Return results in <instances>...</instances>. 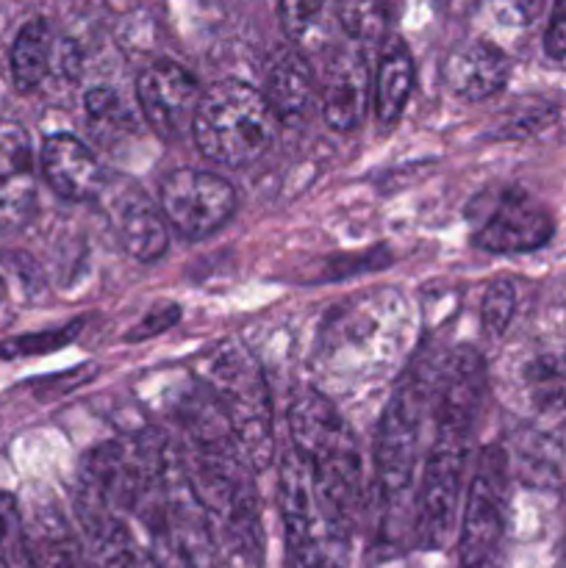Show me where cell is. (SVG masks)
<instances>
[{"mask_svg":"<svg viewBox=\"0 0 566 568\" xmlns=\"http://www.w3.org/2000/svg\"><path fill=\"white\" fill-rule=\"evenodd\" d=\"M289 433L325 516L353 536L364 508V466L350 425L325 394L300 388L289 403Z\"/></svg>","mask_w":566,"mask_h":568,"instance_id":"6da1fadb","label":"cell"},{"mask_svg":"<svg viewBox=\"0 0 566 568\" xmlns=\"http://www.w3.org/2000/svg\"><path fill=\"white\" fill-rule=\"evenodd\" d=\"M181 458L222 555L250 566L259 564L264 555L259 494L250 475L253 469L236 444H189V449H181Z\"/></svg>","mask_w":566,"mask_h":568,"instance_id":"7a4b0ae2","label":"cell"},{"mask_svg":"<svg viewBox=\"0 0 566 568\" xmlns=\"http://www.w3.org/2000/svg\"><path fill=\"white\" fill-rule=\"evenodd\" d=\"M481 403L461 394H442L433 403V444L416 488L414 538L422 549H442L455 532L466 455Z\"/></svg>","mask_w":566,"mask_h":568,"instance_id":"3957f363","label":"cell"},{"mask_svg":"<svg viewBox=\"0 0 566 568\" xmlns=\"http://www.w3.org/2000/svg\"><path fill=\"white\" fill-rule=\"evenodd\" d=\"M198 375L225 414L233 444L250 469H266L275 458V419L270 386L253 355L239 342H222L203 355Z\"/></svg>","mask_w":566,"mask_h":568,"instance_id":"277c9868","label":"cell"},{"mask_svg":"<svg viewBox=\"0 0 566 568\" xmlns=\"http://www.w3.org/2000/svg\"><path fill=\"white\" fill-rule=\"evenodd\" d=\"M277 128L281 120L264 92L228 78L200 94L192 136L200 153L214 164L250 166L270 153Z\"/></svg>","mask_w":566,"mask_h":568,"instance_id":"5b68a950","label":"cell"},{"mask_svg":"<svg viewBox=\"0 0 566 568\" xmlns=\"http://www.w3.org/2000/svg\"><path fill=\"white\" fill-rule=\"evenodd\" d=\"M283 541L289 568H347L350 532L338 530L322 510L309 471L297 464L281 466L277 480Z\"/></svg>","mask_w":566,"mask_h":568,"instance_id":"8992f818","label":"cell"},{"mask_svg":"<svg viewBox=\"0 0 566 568\" xmlns=\"http://www.w3.org/2000/svg\"><path fill=\"white\" fill-rule=\"evenodd\" d=\"M436 386L427 383L422 372L403 381L386 410H383L381 430L375 444V483L377 494L388 505H397L414 486L416 460H420L422 425L431 410Z\"/></svg>","mask_w":566,"mask_h":568,"instance_id":"52a82bcc","label":"cell"},{"mask_svg":"<svg viewBox=\"0 0 566 568\" xmlns=\"http://www.w3.org/2000/svg\"><path fill=\"white\" fill-rule=\"evenodd\" d=\"M505 514H508V458L499 447H488L477 460L461 514V568L494 566L505 536Z\"/></svg>","mask_w":566,"mask_h":568,"instance_id":"ba28073f","label":"cell"},{"mask_svg":"<svg viewBox=\"0 0 566 568\" xmlns=\"http://www.w3.org/2000/svg\"><path fill=\"white\" fill-rule=\"evenodd\" d=\"M469 216L475 225L472 239L477 247L497 255L533 253L544 247L555 233V220L547 205L516 186L477 197Z\"/></svg>","mask_w":566,"mask_h":568,"instance_id":"9c48e42d","label":"cell"},{"mask_svg":"<svg viewBox=\"0 0 566 568\" xmlns=\"http://www.w3.org/2000/svg\"><path fill=\"white\" fill-rule=\"evenodd\" d=\"M508 403L530 419L566 416V338H533L503 364Z\"/></svg>","mask_w":566,"mask_h":568,"instance_id":"30bf717a","label":"cell"},{"mask_svg":"<svg viewBox=\"0 0 566 568\" xmlns=\"http://www.w3.org/2000/svg\"><path fill=\"white\" fill-rule=\"evenodd\" d=\"M159 205L166 225L183 239H205L233 216L236 189L214 172L183 166L161 181Z\"/></svg>","mask_w":566,"mask_h":568,"instance_id":"8fae6325","label":"cell"},{"mask_svg":"<svg viewBox=\"0 0 566 568\" xmlns=\"http://www.w3.org/2000/svg\"><path fill=\"white\" fill-rule=\"evenodd\" d=\"M100 197H103L111 227H114L122 250L131 258L150 264L166 253V244H170L166 220L161 214V205H155L144 194V189L114 178V181H105Z\"/></svg>","mask_w":566,"mask_h":568,"instance_id":"7c38bea8","label":"cell"},{"mask_svg":"<svg viewBox=\"0 0 566 568\" xmlns=\"http://www.w3.org/2000/svg\"><path fill=\"white\" fill-rule=\"evenodd\" d=\"M198 81L175 61H153L137 78V100L144 120L159 136L175 139L192 131L194 109L200 100Z\"/></svg>","mask_w":566,"mask_h":568,"instance_id":"4fadbf2b","label":"cell"},{"mask_svg":"<svg viewBox=\"0 0 566 568\" xmlns=\"http://www.w3.org/2000/svg\"><path fill=\"white\" fill-rule=\"evenodd\" d=\"M372 105V67L361 44L342 48L327 64L320 87V109L327 128L355 131Z\"/></svg>","mask_w":566,"mask_h":568,"instance_id":"5bb4252c","label":"cell"},{"mask_svg":"<svg viewBox=\"0 0 566 568\" xmlns=\"http://www.w3.org/2000/svg\"><path fill=\"white\" fill-rule=\"evenodd\" d=\"M37 209V161L31 136L11 120H0V231L26 225Z\"/></svg>","mask_w":566,"mask_h":568,"instance_id":"9a60e30c","label":"cell"},{"mask_svg":"<svg viewBox=\"0 0 566 568\" xmlns=\"http://www.w3.org/2000/svg\"><path fill=\"white\" fill-rule=\"evenodd\" d=\"M78 519L89 568H164L122 516L100 508H78Z\"/></svg>","mask_w":566,"mask_h":568,"instance_id":"2e32d148","label":"cell"},{"mask_svg":"<svg viewBox=\"0 0 566 568\" xmlns=\"http://www.w3.org/2000/svg\"><path fill=\"white\" fill-rule=\"evenodd\" d=\"M39 164H42L48 186L59 197L72 200V203L100 197L105 181H109L92 150L70 133H55V136L44 139Z\"/></svg>","mask_w":566,"mask_h":568,"instance_id":"e0dca14e","label":"cell"},{"mask_svg":"<svg viewBox=\"0 0 566 568\" xmlns=\"http://www.w3.org/2000/svg\"><path fill=\"white\" fill-rule=\"evenodd\" d=\"M511 75V61L497 44L466 42L449 53L444 64V81L458 98L464 100H486L505 87Z\"/></svg>","mask_w":566,"mask_h":568,"instance_id":"ac0fdd59","label":"cell"},{"mask_svg":"<svg viewBox=\"0 0 566 568\" xmlns=\"http://www.w3.org/2000/svg\"><path fill=\"white\" fill-rule=\"evenodd\" d=\"M264 98L281 122H300L316 100V81L309 55L297 48L277 50L266 67Z\"/></svg>","mask_w":566,"mask_h":568,"instance_id":"d6986e66","label":"cell"},{"mask_svg":"<svg viewBox=\"0 0 566 568\" xmlns=\"http://www.w3.org/2000/svg\"><path fill=\"white\" fill-rule=\"evenodd\" d=\"M411 89H414V59H411L408 44L400 37H386L375 81H372V109H375V120L383 128L400 120L411 98Z\"/></svg>","mask_w":566,"mask_h":568,"instance_id":"ffe728a7","label":"cell"},{"mask_svg":"<svg viewBox=\"0 0 566 568\" xmlns=\"http://www.w3.org/2000/svg\"><path fill=\"white\" fill-rule=\"evenodd\" d=\"M28 527V568H89L83 544L55 510H42Z\"/></svg>","mask_w":566,"mask_h":568,"instance_id":"44dd1931","label":"cell"},{"mask_svg":"<svg viewBox=\"0 0 566 568\" xmlns=\"http://www.w3.org/2000/svg\"><path fill=\"white\" fill-rule=\"evenodd\" d=\"M55 42H59V37H55L50 22L42 20V17L28 20L20 28L9 55L11 81H14L20 92H33V89L42 87L48 72L53 70Z\"/></svg>","mask_w":566,"mask_h":568,"instance_id":"7402d4cb","label":"cell"},{"mask_svg":"<svg viewBox=\"0 0 566 568\" xmlns=\"http://www.w3.org/2000/svg\"><path fill=\"white\" fill-rule=\"evenodd\" d=\"M281 22L300 53H320L338 28V6L336 0H281Z\"/></svg>","mask_w":566,"mask_h":568,"instance_id":"603a6c76","label":"cell"},{"mask_svg":"<svg viewBox=\"0 0 566 568\" xmlns=\"http://www.w3.org/2000/svg\"><path fill=\"white\" fill-rule=\"evenodd\" d=\"M338 28L355 44H383L392 22V0H336Z\"/></svg>","mask_w":566,"mask_h":568,"instance_id":"cb8c5ba5","label":"cell"},{"mask_svg":"<svg viewBox=\"0 0 566 568\" xmlns=\"http://www.w3.org/2000/svg\"><path fill=\"white\" fill-rule=\"evenodd\" d=\"M0 568H28V527L20 505L0 491Z\"/></svg>","mask_w":566,"mask_h":568,"instance_id":"d4e9b609","label":"cell"},{"mask_svg":"<svg viewBox=\"0 0 566 568\" xmlns=\"http://www.w3.org/2000/svg\"><path fill=\"white\" fill-rule=\"evenodd\" d=\"M522 475L536 480V486H549L560 477V453L553 444V436L536 433L530 442L519 444Z\"/></svg>","mask_w":566,"mask_h":568,"instance_id":"484cf974","label":"cell"},{"mask_svg":"<svg viewBox=\"0 0 566 568\" xmlns=\"http://www.w3.org/2000/svg\"><path fill=\"white\" fill-rule=\"evenodd\" d=\"M516 303H519V300H516L514 283L505 281V277L488 283L486 294H483V308H481V320L488 336L499 338L505 331H508L516 314Z\"/></svg>","mask_w":566,"mask_h":568,"instance_id":"4316f807","label":"cell"},{"mask_svg":"<svg viewBox=\"0 0 566 568\" xmlns=\"http://www.w3.org/2000/svg\"><path fill=\"white\" fill-rule=\"evenodd\" d=\"M78 331H81V322H72V325L61 327V331H42L31 333V336L9 338V342H0V355L3 358H22V355L53 353V349H61L64 344H70L78 336Z\"/></svg>","mask_w":566,"mask_h":568,"instance_id":"83f0119b","label":"cell"},{"mask_svg":"<svg viewBox=\"0 0 566 568\" xmlns=\"http://www.w3.org/2000/svg\"><path fill=\"white\" fill-rule=\"evenodd\" d=\"M555 120V109L549 103H519V109L511 111L503 122H499L497 136L503 139H525L533 133L549 128Z\"/></svg>","mask_w":566,"mask_h":568,"instance_id":"f1b7e54d","label":"cell"},{"mask_svg":"<svg viewBox=\"0 0 566 568\" xmlns=\"http://www.w3.org/2000/svg\"><path fill=\"white\" fill-rule=\"evenodd\" d=\"M497 22L511 28H525L542 17L547 0H488Z\"/></svg>","mask_w":566,"mask_h":568,"instance_id":"f546056e","label":"cell"},{"mask_svg":"<svg viewBox=\"0 0 566 568\" xmlns=\"http://www.w3.org/2000/svg\"><path fill=\"white\" fill-rule=\"evenodd\" d=\"M181 320V308L175 303L172 305H155L150 314H144L142 320L133 325V331L128 333V342H144V338H153L159 333H164L166 327H172L175 322Z\"/></svg>","mask_w":566,"mask_h":568,"instance_id":"4dcf8cb0","label":"cell"},{"mask_svg":"<svg viewBox=\"0 0 566 568\" xmlns=\"http://www.w3.org/2000/svg\"><path fill=\"white\" fill-rule=\"evenodd\" d=\"M544 50L553 59H566V0H553L549 26L544 33Z\"/></svg>","mask_w":566,"mask_h":568,"instance_id":"1f68e13d","label":"cell"},{"mask_svg":"<svg viewBox=\"0 0 566 568\" xmlns=\"http://www.w3.org/2000/svg\"><path fill=\"white\" fill-rule=\"evenodd\" d=\"M83 105H87L92 120H103V122L114 120V116L122 111V103L120 98H117L114 89H105V87L89 89L87 98H83Z\"/></svg>","mask_w":566,"mask_h":568,"instance_id":"d6a6232c","label":"cell"}]
</instances>
